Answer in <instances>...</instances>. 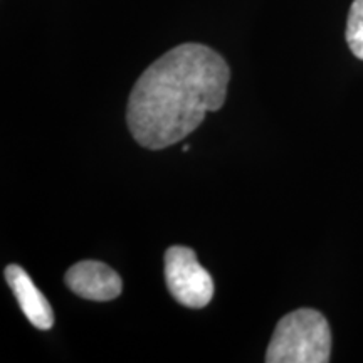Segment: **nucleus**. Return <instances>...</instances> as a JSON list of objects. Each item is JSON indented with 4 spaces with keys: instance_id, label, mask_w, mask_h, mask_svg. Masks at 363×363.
<instances>
[{
    "instance_id": "4",
    "label": "nucleus",
    "mask_w": 363,
    "mask_h": 363,
    "mask_svg": "<svg viewBox=\"0 0 363 363\" xmlns=\"http://www.w3.org/2000/svg\"><path fill=\"white\" fill-rule=\"evenodd\" d=\"M65 283L72 293L89 301H111L123 289L118 272L99 261L76 262L67 269Z\"/></svg>"
},
{
    "instance_id": "6",
    "label": "nucleus",
    "mask_w": 363,
    "mask_h": 363,
    "mask_svg": "<svg viewBox=\"0 0 363 363\" xmlns=\"http://www.w3.org/2000/svg\"><path fill=\"white\" fill-rule=\"evenodd\" d=\"M345 35L353 56L363 61V0H353Z\"/></svg>"
},
{
    "instance_id": "2",
    "label": "nucleus",
    "mask_w": 363,
    "mask_h": 363,
    "mask_svg": "<svg viewBox=\"0 0 363 363\" xmlns=\"http://www.w3.org/2000/svg\"><path fill=\"white\" fill-rule=\"evenodd\" d=\"M331 355V330L320 311L303 308L283 316L266 352L267 363H326Z\"/></svg>"
},
{
    "instance_id": "5",
    "label": "nucleus",
    "mask_w": 363,
    "mask_h": 363,
    "mask_svg": "<svg viewBox=\"0 0 363 363\" xmlns=\"http://www.w3.org/2000/svg\"><path fill=\"white\" fill-rule=\"evenodd\" d=\"M6 279L30 325L38 330H51L54 325L52 308L26 269L19 264H9L6 267Z\"/></svg>"
},
{
    "instance_id": "1",
    "label": "nucleus",
    "mask_w": 363,
    "mask_h": 363,
    "mask_svg": "<svg viewBox=\"0 0 363 363\" xmlns=\"http://www.w3.org/2000/svg\"><path fill=\"white\" fill-rule=\"evenodd\" d=\"M230 69L208 45L187 43L150 65L128 98L126 123L136 143L162 150L182 142L207 113L224 106Z\"/></svg>"
},
{
    "instance_id": "3",
    "label": "nucleus",
    "mask_w": 363,
    "mask_h": 363,
    "mask_svg": "<svg viewBox=\"0 0 363 363\" xmlns=\"http://www.w3.org/2000/svg\"><path fill=\"white\" fill-rule=\"evenodd\" d=\"M165 283L172 296L187 308H203L214 296V281L199 264L190 247L172 246L165 252Z\"/></svg>"
}]
</instances>
